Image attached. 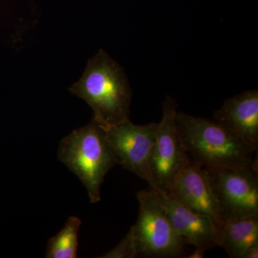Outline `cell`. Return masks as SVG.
Segmentation results:
<instances>
[{
  "mask_svg": "<svg viewBox=\"0 0 258 258\" xmlns=\"http://www.w3.org/2000/svg\"><path fill=\"white\" fill-rule=\"evenodd\" d=\"M81 224L82 222L79 217H70L62 230L49 240L45 257L77 258Z\"/></svg>",
  "mask_w": 258,
  "mask_h": 258,
  "instance_id": "12",
  "label": "cell"
},
{
  "mask_svg": "<svg viewBox=\"0 0 258 258\" xmlns=\"http://www.w3.org/2000/svg\"><path fill=\"white\" fill-rule=\"evenodd\" d=\"M258 257V244L251 247L250 249L246 252L244 258H257Z\"/></svg>",
  "mask_w": 258,
  "mask_h": 258,
  "instance_id": "14",
  "label": "cell"
},
{
  "mask_svg": "<svg viewBox=\"0 0 258 258\" xmlns=\"http://www.w3.org/2000/svg\"><path fill=\"white\" fill-rule=\"evenodd\" d=\"M205 252V251H204L203 249L195 248L192 253L190 254L189 256H187V258H203L204 257Z\"/></svg>",
  "mask_w": 258,
  "mask_h": 258,
  "instance_id": "15",
  "label": "cell"
},
{
  "mask_svg": "<svg viewBox=\"0 0 258 258\" xmlns=\"http://www.w3.org/2000/svg\"><path fill=\"white\" fill-rule=\"evenodd\" d=\"M138 220L131 227L137 257H176L181 255L186 242L174 230L167 214L159 201L155 190L137 194Z\"/></svg>",
  "mask_w": 258,
  "mask_h": 258,
  "instance_id": "4",
  "label": "cell"
},
{
  "mask_svg": "<svg viewBox=\"0 0 258 258\" xmlns=\"http://www.w3.org/2000/svg\"><path fill=\"white\" fill-rule=\"evenodd\" d=\"M177 108L176 100L166 96L151 155V169L157 189L164 191L190 159L176 125Z\"/></svg>",
  "mask_w": 258,
  "mask_h": 258,
  "instance_id": "5",
  "label": "cell"
},
{
  "mask_svg": "<svg viewBox=\"0 0 258 258\" xmlns=\"http://www.w3.org/2000/svg\"><path fill=\"white\" fill-rule=\"evenodd\" d=\"M165 192L185 208L209 217L219 233L224 216L206 169L189 159Z\"/></svg>",
  "mask_w": 258,
  "mask_h": 258,
  "instance_id": "8",
  "label": "cell"
},
{
  "mask_svg": "<svg viewBox=\"0 0 258 258\" xmlns=\"http://www.w3.org/2000/svg\"><path fill=\"white\" fill-rule=\"evenodd\" d=\"M70 91L91 106L93 120L104 128L129 120L130 85L123 69L104 50L88 60L82 77Z\"/></svg>",
  "mask_w": 258,
  "mask_h": 258,
  "instance_id": "1",
  "label": "cell"
},
{
  "mask_svg": "<svg viewBox=\"0 0 258 258\" xmlns=\"http://www.w3.org/2000/svg\"><path fill=\"white\" fill-rule=\"evenodd\" d=\"M214 120L225 127L251 149L258 148V91H244L228 98L214 114Z\"/></svg>",
  "mask_w": 258,
  "mask_h": 258,
  "instance_id": "9",
  "label": "cell"
},
{
  "mask_svg": "<svg viewBox=\"0 0 258 258\" xmlns=\"http://www.w3.org/2000/svg\"><path fill=\"white\" fill-rule=\"evenodd\" d=\"M57 155L86 186L90 202L101 201L102 183L118 164L106 129L92 119L61 140Z\"/></svg>",
  "mask_w": 258,
  "mask_h": 258,
  "instance_id": "3",
  "label": "cell"
},
{
  "mask_svg": "<svg viewBox=\"0 0 258 258\" xmlns=\"http://www.w3.org/2000/svg\"><path fill=\"white\" fill-rule=\"evenodd\" d=\"M154 190L171 225L186 243L204 251L219 246L218 231L209 217L176 203L165 191Z\"/></svg>",
  "mask_w": 258,
  "mask_h": 258,
  "instance_id": "10",
  "label": "cell"
},
{
  "mask_svg": "<svg viewBox=\"0 0 258 258\" xmlns=\"http://www.w3.org/2000/svg\"><path fill=\"white\" fill-rule=\"evenodd\" d=\"M176 125L190 159L204 169L257 164L255 152L215 120L178 112Z\"/></svg>",
  "mask_w": 258,
  "mask_h": 258,
  "instance_id": "2",
  "label": "cell"
},
{
  "mask_svg": "<svg viewBox=\"0 0 258 258\" xmlns=\"http://www.w3.org/2000/svg\"><path fill=\"white\" fill-rule=\"evenodd\" d=\"M257 169V164L206 169L224 219L258 215Z\"/></svg>",
  "mask_w": 258,
  "mask_h": 258,
  "instance_id": "6",
  "label": "cell"
},
{
  "mask_svg": "<svg viewBox=\"0 0 258 258\" xmlns=\"http://www.w3.org/2000/svg\"><path fill=\"white\" fill-rule=\"evenodd\" d=\"M157 123L136 125L130 120L106 129L118 164L145 180L157 189L151 169V155L156 140Z\"/></svg>",
  "mask_w": 258,
  "mask_h": 258,
  "instance_id": "7",
  "label": "cell"
},
{
  "mask_svg": "<svg viewBox=\"0 0 258 258\" xmlns=\"http://www.w3.org/2000/svg\"><path fill=\"white\" fill-rule=\"evenodd\" d=\"M101 258H134L136 256L135 245H134L133 239L131 234L123 237V240L117 244L114 248L107 252L104 255L100 257Z\"/></svg>",
  "mask_w": 258,
  "mask_h": 258,
  "instance_id": "13",
  "label": "cell"
},
{
  "mask_svg": "<svg viewBox=\"0 0 258 258\" xmlns=\"http://www.w3.org/2000/svg\"><path fill=\"white\" fill-rule=\"evenodd\" d=\"M258 244V215L227 217L219 230V246L231 258H244Z\"/></svg>",
  "mask_w": 258,
  "mask_h": 258,
  "instance_id": "11",
  "label": "cell"
}]
</instances>
